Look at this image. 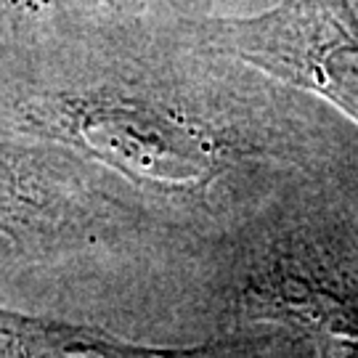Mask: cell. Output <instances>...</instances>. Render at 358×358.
Returning <instances> with one entry per match:
<instances>
[{"label": "cell", "instance_id": "1", "mask_svg": "<svg viewBox=\"0 0 358 358\" xmlns=\"http://www.w3.org/2000/svg\"><path fill=\"white\" fill-rule=\"evenodd\" d=\"M308 96L159 13L27 24L0 112L75 154L165 236L229 242L345 165Z\"/></svg>", "mask_w": 358, "mask_h": 358}, {"label": "cell", "instance_id": "2", "mask_svg": "<svg viewBox=\"0 0 358 358\" xmlns=\"http://www.w3.org/2000/svg\"><path fill=\"white\" fill-rule=\"evenodd\" d=\"M226 327H271L308 358H358V192L348 167L220 244Z\"/></svg>", "mask_w": 358, "mask_h": 358}, {"label": "cell", "instance_id": "3", "mask_svg": "<svg viewBox=\"0 0 358 358\" xmlns=\"http://www.w3.org/2000/svg\"><path fill=\"white\" fill-rule=\"evenodd\" d=\"M0 236L19 250L117 252L165 234L112 180L0 112Z\"/></svg>", "mask_w": 358, "mask_h": 358}, {"label": "cell", "instance_id": "4", "mask_svg": "<svg viewBox=\"0 0 358 358\" xmlns=\"http://www.w3.org/2000/svg\"><path fill=\"white\" fill-rule=\"evenodd\" d=\"M213 51L255 66L358 128V8L353 0H276L250 16L189 19Z\"/></svg>", "mask_w": 358, "mask_h": 358}, {"label": "cell", "instance_id": "5", "mask_svg": "<svg viewBox=\"0 0 358 358\" xmlns=\"http://www.w3.org/2000/svg\"><path fill=\"white\" fill-rule=\"evenodd\" d=\"M0 358H308L289 334L271 327H226V332L180 345H154L53 316L0 306Z\"/></svg>", "mask_w": 358, "mask_h": 358}, {"label": "cell", "instance_id": "6", "mask_svg": "<svg viewBox=\"0 0 358 358\" xmlns=\"http://www.w3.org/2000/svg\"><path fill=\"white\" fill-rule=\"evenodd\" d=\"M157 0H56V13L83 19H115L154 11Z\"/></svg>", "mask_w": 358, "mask_h": 358}, {"label": "cell", "instance_id": "7", "mask_svg": "<svg viewBox=\"0 0 358 358\" xmlns=\"http://www.w3.org/2000/svg\"><path fill=\"white\" fill-rule=\"evenodd\" d=\"M24 22L11 6V0H0V66L8 62V56L13 53L16 43L24 32Z\"/></svg>", "mask_w": 358, "mask_h": 358}, {"label": "cell", "instance_id": "8", "mask_svg": "<svg viewBox=\"0 0 358 358\" xmlns=\"http://www.w3.org/2000/svg\"><path fill=\"white\" fill-rule=\"evenodd\" d=\"M11 6L24 24H35L56 13V0H11Z\"/></svg>", "mask_w": 358, "mask_h": 358}]
</instances>
